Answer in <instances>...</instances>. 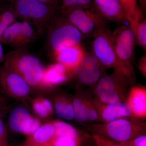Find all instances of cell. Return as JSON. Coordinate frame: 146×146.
<instances>
[{
  "label": "cell",
  "mask_w": 146,
  "mask_h": 146,
  "mask_svg": "<svg viewBox=\"0 0 146 146\" xmlns=\"http://www.w3.org/2000/svg\"><path fill=\"white\" fill-rule=\"evenodd\" d=\"M80 32L84 38L106 26V21L91 7H78L59 11Z\"/></svg>",
  "instance_id": "8992f818"
},
{
  "label": "cell",
  "mask_w": 146,
  "mask_h": 146,
  "mask_svg": "<svg viewBox=\"0 0 146 146\" xmlns=\"http://www.w3.org/2000/svg\"><path fill=\"white\" fill-rule=\"evenodd\" d=\"M84 100L88 123L89 122L91 123L96 121L100 122L98 112L93 103V99L84 96Z\"/></svg>",
  "instance_id": "83f0119b"
},
{
  "label": "cell",
  "mask_w": 146,
  "mask_h": 146,
  "mask_svg": "<svg viewBox=\"0 0 146 146\" xmlns=\"http://www.w3.org/2000/svg\"><path fill=\"white\" fill-rule=\"evenodd\" d=\"M23 146H24V145H23Z\"/></svg>",
  "instance_id": "ee69618b"
},
{
  "label": "cell",
  "mask_w": 146,
  "mask_h": 146,
  "mask_svg": "<svg viewBox=\"0 0 146 146\" xmlns=\"http://www.w3.org/2000/svg\"><path fill=\"white\" fill-rule=\"evenodd\" d=\"M127 89L123 88L109 91L95 98L103 103L108 104L125 102L127 95Z\"/></svg>",
  "instance_id": "d4e9b609"
},
{
  "label": "cell",
  "mask_w": 146,
  "mask_h": 146,
  "mask_svg": "<svg viewBox=\"0 0 146 146\" xmlns=\"http://www.w3.org/2000/svg\"><path fill=\"white\" fill-rule=\"evenodd\" d=\"M6 1H10L12 3H13V1H14V0H6Z\"/></svg>",
  "instance_id": "60d3db41"
},
{
  "label": "cell",
  "mask_w": 146,
  "mask_h": 146,
  "mask_svg": "<svg viewBox=\"0 0 146 146\" xmlns=\"http://www.w3.org/2000/svg\"><path fill=\"white\" fill-rule=\"evenodd\" d=\"M5 54H4L3 49L2 46V43L0 41V66L1 63H3L4 58Z\"/></svg>",
  "instance_id": "74e56055"
},
{
  "label": "cell",
  "mask_w": 146,
  "mask_h": 146,
  "mask_svg": "<svg viewBox=\"0 0 146 146\" xmlns=\"http://www.w3.org/2000/svg\"><path fill=\"white\" fill-rule=\"evenodd\" d=\"M134 81L124 74L113 71L109 75L103 76L95 84L94 94L96 98L102 94L116 89L127 88Z\"/></svg>",
  "instance_id": "5bb4252c"
},
{
  "label": "cell",
  "mask_w": 146,
  "mask_h": 146,
  "mask_svg": "<svg viewBox=\"0 0 146 146\" xmlns=\"http://www.w3.org/2000/svg\"><path fill=\"white\" fill-rule=\"evenodd\" d=\"M54 110L60 119L71 121L74 120V108L72 99L65 95H57L53 97Z\"/></svg>",
  "instance_id": "d6986e66"
},
{
  "label": "cell",
  "mask_w": 146,
  "mask_h": 146,
  "mask_svg": "<svg viewBox=\"0 0 146 146\" xmlns=\"http://www.w3.org/2000/svg\"><path fill=\"white\" fill-rule=\"evenodd\" d=\"M131 146H146L145 134L138 136L131 142Z\"/></svg>",
  "instance_id": "e575fe53"
},
{
  "label": "cell",
  "mask_w": 146,
  "mask_h": 146,
  "mask_svg": "<svg viewBox=\"0 0 146 146\" xmlns=\"http://www.w3.org/2000/svg\"><path fill=\"white\" fill-rule=\"evenodd\" d=\"M93 102L101 122H107L121 118H133L125 102L108 104L96 98L93 99Z\"/></svg>",
  "instance_id": "7c38bea8"
},
{
  "label": "cell",
  "mask_w": 146,
  "mask_h": 146,
  "mask_svg": "<svg viewBox=\"0 0 146 146\" xmlns=\"http://www.w3.org/2000/svg\"><path fill=\"white\" fill-rule=\"evenodd\" d=\"M42 124V122L39 118L33 116L29 127L24 135L27 137L31 136Z\"/></svg>",
  "instance_id": "1f68e13d"
},
{
  "label": "cell",
  "mask_w": 146,
  "mask_h": 146,
  "mask_svg": "<svg viewBox=\"0 0 146 146\" xmlns=\"http://www.w3.org/2000/svg\"><path fill=\"white\" fill-rule=\"evenodd\" d=\"M39 1L50 6L58 8L61 0H38Z\"/></svg>",
  "instance_id": "d590c367"
},
{
  "label": "cell",
  "mask_w": 146,
  "mask_h": 146,
  "mask_svg": "<svg viewBox=\"0 0 146 146\" xmlns=\"http://www.w3.org/2000/svg\"><path fill=\"white\" fill-rule=\"evenodd\" d=\"M32 90L26 82L18 74L0 66V91L7 97L20 102L30 99Z\"/></svg>",
  "instance_id": "ba28073f"
},
{
  "label": "cell",
  "mask_w": 146,
  "mask_h": 146,
  "mask_svg": "<svg viewBox=\"0 0 146 146\" xmlns=\"http://www.w3.org/2000/svg\"><path fill=\"white\" fill-rule=\"evenodd\" d=\"M127 16L128 19L136 22L143 19L142 11L138 5V0H119Z\"/></svg>",
  "instance_id": "603a6c76"
},
{
  "label": "cell",
  "mask_w": 146,
  "mask_h": 146,
  "mask_svg": "<svg viewBox=\"0 0 146 146\" xmlns=\"http://www.w3.org/2000/svg\"><path fill=\"white\" fill-rule=\"evenodd\" d=\"M7 97L3 95H0V105L5 104L7 103Z\"/></svg>",
  "instance_id": "f35d334b"
},
{
  "label": "cell",
  "mask_w": 146,
  "mask_h": 146,
  "mask_svg": "<svg viewBox=\"0 0 146 146\" xmlns=\"http://www.w3.org/2000/svg\"><path fill=\"white\" fill-rule=\"evenodd\" d=\"M81 141L68 136L56 138L54 146H80Z\"/></svg>",
  "instance_id": "4dcf8cb0"
},
{
  "label": "cell",
  "mask_w": 146,
  "mask_h": 146,
  "mask_svg": "<svg viewBox=\"0 0 146 146\" xmlns=\"http://www.w3.org/2000/svg\"><path fill=\"white\" fill-rule=\"evenodd\" d=\"M37 36L36 31L30 23L17 20L6 29L0 41L15 48H26Z\"/></svg>",
  "instance_id": "9c48e42d"
},
{
  "label": "cell",
  "mask_w": 146,
  "mask_h": 146,
  "mask_svg": "<svg viewBox=\"0 0 146 146\" xmlns=\"http://www.w3.org/2000/svg\"><path fill=\"white\" fill-rule=\"evenodd\" d=\"M92 5V0H61L58 10L60 11L73 7H88Z\"/></svg>",
  "instance_id": "484cf974"
},
{
  "label": "cell",
  "mask_w": 146,
  "mask_h": 146,
  "mask_svg": "<svg viewBox=\"0 0 146 146\" xmlns=\"http://www.w3.org/2000/svg\"><path fill=\"white\" fill-rule=\"evenodd\" d=\"M53 122L55 127L56 138L68 136L81 141L79 132L72 125L60 120H54Z\"/></svg>",
  "instance_id": "7402d4cb"
},
{
  "label": "cell",
  "mask_w": 146,
  "mask_h": 146,
  "mask_svg": "<svg viewBox=\"0 0 146 146\" xmlns=\"http://www.w3.org/2000/svg\"><path fill=\"white\" fill-rule=\"evenodd\" d=\"M45 32L47 48L51 55L65 48L80 44L84 38L59 11L50 21Z\"/></svg>",
  "instance_id": "3957f363"
},
{
  "label": "cell",
  "mask_w": 146,
  "mask_h": 146,
  "mask_svg": "<svg viewBox=\"0 0 146 146\" xmlns=\"http://www.w3.org/2000/svg\"><path fill=\"white\" fill-rule=\"evenodd\" d=\"M39 98H40V100L44 105L45 108L47 112L50 117L52 116L54 112L52 102L49 100L45 97L39 96Z\"/></svg>",
  "instance_id": "d6a6232c"
},
{
  "label": "cell",
  "mask_w": 146,
  "mask_h": 146,
  "mask_svg": "<svg viewBox=\"0 0 146 146\" xmlns=\"http://www.w3.org/2000/svg\"><path fill=\"white\" fill-rule=\"evenodd\" d=\"M8 110L0 113V146H10L9 142L7 129L3 122V117Z\"/></svg>",
  "instance_id": "f546056e"
},
{
  "label": "cell",
  "mask_w": 146,
  "mask_h": 146,
  "mask_svg": "<svg viewBox=\"0 0 146 146\" xmlns=\"http://www.w3.org/2000/svg\"><path fill=\"white\" fill-rule=\"evenodd\" d=\"M23 145L25 146H27V145Z\"/></svg>",
  "instance_id": "b9f144b4"
},
{
  "label": "cell",
  "mask_w": 146,
  "mask_h": 146,
  "mask_svg": "<svg viewBox=\"0 0 146 146\" xmlns=\"http://www.w3.org/2000/svg\"><path fill=\"white\" fill-rule=\"evenodd\" d=\"M33 116L26 107L16 106L9 113V127L12 131L24 135L29 127Z\"/></svg>",
  "instance_id": "ac0fdd59"
},
{
  "label": "cell",
  "mask_w": 146,
  "mask_h": 146,
  "mask_svg": "<svg viewBox=\"0 0 146 146\" xmlns=\"http://www.w3.org/2000/svg\"><path fill=\"white\" fill-rule=\"evenodd\" d=\"M80 124L92 133L126 145H128L134 138L146 133V123L134 118H121L107 122Z\"/></svg>",
  "instance_id": "7a4b0ae2"
},
{
  "label": "cell",
  "mask_w": 146,
  "mask_h": 146,
  "mask_svg": "<svg viewBox=\"0 0 146 146\" xmlns=\"http://www.w3.org/2000/svg\"><path fill=\"white\" fill-rule=\"evenodd\" d=\"M72 100L74 115V120L80 124L88 123L84 96L76 94L73 96Z\"/></svg>",
  "instance_id": "44dd1931"
},
{
  "label": "cell",
  "mask_w": 146,
  "mask_h": 146,
  "mask_svg": "<svg viewBox=\"0 0 146 146\" xmlns=\"http://www.w3.org/2000/svg\"><path fill=\"white\" fill-rule=\"evenodd\" d=\"M55 127L53 121L41 126L31 136L27 137L24 145L27 146H54Z\"/></svg>",
  "instance_id": "e0dca14e"
},
{
  "label": "cell",
  "mask_w": 146,
  "mask_h": 146,
  "mask_svg": "<svg viewBox=\"0 0 146 146\" xmlns=\"http://www.w3.org/2000/svg\"><path fill=\"white\" fill-rule=\"evenodd\" d=\"M8 109H9V106L7 103L0 105V113Z\"/></svg>",
  "instance_id": "ab89813d"
},
{
  "label": "cell",
  "mask_w": 146,
  "mask_h": 146,
  "mask_svg": "<svg viewBox=\"0 0 146 146\" xmlns=\"http://www.w3.org/2000/svg\"><path fill=\"white\" fill-rule=\"evenodd\" d=\"M3 65L21 76L32 91H43L45 68L41 60L26 48H16L5 55Z\"/></svg>",
  "instance_id": "6da1fadb"
},
{
  "label": "cell",
  "mask_w": 146,
  "mask_h": 146,
  "mask_svg": "<svg viewBox=\"0 0 146 146\" xmlns=\"http://www.w3.org/2000/svg\"><path fill=\"white\" fill-rule=\"evenodd\" d=\"M30 103L33 110L37 117L46 119L50 117L46 110L40 100L39 96L32 99L30 100Z\"/></svg>",
  "instance_id": "4316f807"
},
{
  "label": "cell",
  "mask_w": 146,
  "mask_h": 146,
  "mask_svg": "<svg viewBox=\"0 0 146 146\" xmlns=\"http://www.w3.org/2000/svg\"><path fill=\"white\" fill-rule=\"evenodd\" d=\"M74 78L72 72L63 65L56 63L45 68L42 80V89L51 90L64 84Z\"/></svg>",
  "instance_id": "4fadbf2b"
},
{
  "label": "cell",
  "mask_w": 146,
  "mask_h": 146,
  "mask_svg": "<svg viewBox=\"0 0 146 146\" xmlns=\"http://www.w3.org/2000/svg\"><path fill=\"white\" fill-rule=\"evenodd\" d=\"M1 94V91H0V95H2V94Z\"/></svg>",
  "instance_id": "7bdbcfd3"
},
{
  "label": "cell",
  "mask_w": 146,
  "mask_h": 146,
  "mask_svg": "<svg viewBox=\"0 0 146 146\" xmlns=\"http://www.w3.org/2000/svg\"><path fill=\"white\" fill-rule=\"evenodd\" d=\"M138 5L143 13H145L146 10V0H138Z\"/></svg>",
  "instance_id": "8d00e7d4"
},
{
  "label": "cell",
  "mask_w": 146,
  "mask_h": 146,
  "mask_svg": "<svg viewBox=\"0 0 146 146\" xmlns=\"http://www.w3.org/2000/svg\"><path fill=\"white\" fill-rule=\"evenodd\" d=\"M18 18L13 5L0 8V38L6 29Z\"/></svg>",
  "instance_id": "cb8c5ba5"
},
{
  "label": "cell",
  "mask_w": 146,
  "mask_h": 146,
  "mask_svg": "<svg viewBox=\"0 0 146 146\" xmlns=\"http://www.w3.org/2000/svg\"><path fill=\"white\" fill-rule=\"evenodd\" d=\"M105 69L92 53H87L74 71V78H76L79 84L81 85L95 84L105 75H103Z\"/></svg>",
  "instance_id": "30bf717a"
},
{
  "label": "cell",
  "mask_w": 146,
  "mask_h": 146,
  "mask_svg": "<svg viewBox=\"0 0 146 146\" xmlns=\"http://www.w3.org/2000/svg\"><path fill=\"white\" fill-rule=\"evenodd\" d=\"M128 24L132 31L136 44L146 51V20L144 18L141 22H136L128 19Z\"/></svg>",
  "instance_id": "ffe728a7"
},
{
  "label": "cell",
  "mask_w": 146,
  "mask_h": 146,
  "mask_svg": "<svg viewBox=\"0 0 146 146\" xmlns=\"http://www.w3.org/2000/svg\"><path fill=\"white\" fill-rule=\"evenodd\" d=\"M137 66L139 71L144 78L146 77V55H144L138 60Z\"/></svg>",
  "instance_id": "836d02e7"
},
{
  "label": "cell",
  "mask_w": 146,
  "mask_h": 146,
  "mask_svg": "<svg viewBox=\"0 0 146 146\" xmlns=\"http://www.w3.org/2000/svg\"><path fill=\"white\" fill-rule=\"evenodd\" d=\"M92 136L95 146H130L98 134L92 133Z\"/></svg>",
  "instance_id": "f1b7e54d"
},
{
  "label": "cell",
  "mask_w": 146,
  "mask_h": 146,
  "mask_svg": "<svg viewBox=\"0 0 146 146\" xmlns=\"http://www.w3.org/2000/svg\"><path fill=\"white\" fill-rule=\"evenodd\" d=\"M111 31L106 26L98 29L91 37L92 53L106 68H112L135 81L134 70L130 69L120 62L113 48L111 40Z\"/></svg>",
  "instance_id": "277c9868"
},
{
  "label": "cell",
  "mask_w": 146,
  "mask_h": 146,
  "mask_svg": "<svg viewBox=\"0 0 146 146\" xmlns=\"http://www.w3.org/2000/svg\"><path fill=\"white\" fill-rule=\"evenodd\" d=\"M125 103L133 118L141 119L146 118V88L141 85H134L128 91Z\"/></svg>",
  "instance_id": "2e32d148"
},
{
  "label": "cell",
  "mask_w": 146,
  "mask_h": 146,
  "mask_svg": "<svg viewBox=\"0 0 146 146\" xmlns=\"http://www.w3.org/2000/svg\"><path fill=\"white\" fill-rule=\"evenodd\" d=\"M94 9L106 21L126 25L127 16L119 0H92Z\"/></svg>",
  "instance_id": "8fae6325"
},
{
  "label": "cell",
  "mask_w": 146,
  "mask_h": 146,
  "mask_svg": "<svg viewBox=\"0 0 146 146\" xmlns=\"http://www.w3.org/2000/svg\"><path fill=\"white\" fill-rule=\"evenodd\" d=\"M111 40L117 57L121 63L133 69L135 57V37L128 24L121 25L111 32Z\"/></svg>",
  "instance_id": "52a82bcc"
},
{
  "label": "cell",
  "mask_w": 146,
  "mask_h": 146,
  "mask_svg": "<svg viewBox=\"0 0 146 146\" xmlns=\"http://www.w3.org/2000/svg\"><path fill=\"white\" fill-rule=\"evenodd\" d=\"M86 53L80 43L58 51L51 56L56 63L63 65L73 72Z\"/></svg>",
  "instance_id": "9a60e30c"
},
{
  "label": "cell",
  "mask_w": 146,
  "mask_h": 146,
  "mask_svg": "<svg viewBox=\"0 0 146 146\" xmlns=\"http://www.w3.org/2000/svg\"><path fill=\"white\" fill-rule=\"evenodd\" d=\"M12 4L18 18L33 25L38 37L45 33L48 24L58 12L57 7L38 0H14Z\"/></svg>",
  "instance_id": "5b68a950"
}]
</instances>
